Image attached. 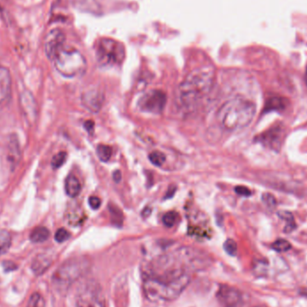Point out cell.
Here are the masks:
<instances>
[{
  "mask_svg": "<svg viewBox=\"0 0 307 307\" xmlns=\"http://www.w3.org/2000/svg\"><path fill=\"white\" fill-rule=\"evenodd\" d=\"M68 155L66 152H59L55 157H53L52 165L54 169H58L63 165L67 160Z\"/></svg>",
  "mask_w": 307,
  "mask_h": 307,
  "instance_id": "f1b7e54d",
  "label": "cell"
},
{
  "mask_svg": "<svg viewBox=\"0 0 307 307\" xmlns=\"http://www.w3.org/2000/svg\"><path fill=\"white\" fill-rule=\"evenodd\" d=\"M21 157L20 144L16 135H12L8 139L6 145V161L12 171L17 167Z\"/></svg>",
  "mask_w": 307,
  "mask_h": 307,
  "instance_id": "4fadbf2b",
  "label": "cell"
},
{
  "mask_svg": "<svg viewBox=\"0 0 307 307\" xmlns=\"http://www.w3.org/2000/svg\"><path fill=\"white\" fill-rule=\"evenodd\" d=\"M20 104L25 119L29 123H34L37 114V107L32 93L25 92L20 95Z\"/></svg>",
  "mask_w": 307,
  "mask_h": 307,
  "instance_id": "5bb4252c",
  "label": "cell"
},
{
  "mask_svg": "<svg viewBox=\"0 0 307 307\" xmlns=\"http://www.w3.org/2000/svg\"><path fill=\"white\" fill-rule=\"evenodd\" d=\"M224 249L227 254L235 256L237 253V244L233 239H227L224 244Z\"/></svg>",
  "mask_w": 307,
  "mask_h": 307,
  "instance_id": "f546056e",
  "label": "cell"
},
{
  "mask_svg": "<svg viewBox=\"0 0 307 307\" xmlns=\"http://www.w3.org/2000/svg\"><path fill=\"white\" fill-rule=\"evenodd\" d=\"M89 269V261L85 258H74L66 261L53 275V281L59 290H66L81 278Z\"/></svg>",
  "mask_w": 307,
  "mask_h": 307,
  "instance_id": "5b68a950",
  "label": "cell"
},
{
  "mask_svg": "<svg viewBox=\"0 0 307 307\" xmlns=\"http://www.w3.org/2000/svg\"><path fill=\"white\" fill-rule=\"evenodd\" d=\"M113 179L114 181H116V182H119L121 179H122V174H121V172L120 171H115L114 172V174H113Z\"/></svg>",
  "mask_w": 307,
  "mask_h": 307,
  "instance_id": "74e56055",
  "label": "cell"
},
{
  "mask_svg": "<svg viewBox=\"0 0 307 307\" xmlns=\"http://www.w3.org/2000/svg\"><path fill=\"white\" fill-rule=\"evenodd\" d=\"M26 307H45V302L39 293H34L30 296Z\"/></svg>",
  "mask_w": 307,
  "mask_h": 307,
  "instance_id": "4316f807",
  "label": "cell"
},
{
  "mask_svg": "<svg viewBox=\"0 0 307 307\" xmlns=\"http://www.w3.org/2000/svg\"><path fill=\"white\" fill-rule=\"evenodd\" d=\"M285 133L283 126L276 125L259 135L255 140L271 150L279 152L284 141Z\"/></svg>",
  "mask_w": 307,
  "mask_h": 307,
  "instance_id": "9c48e42d",
  "label": "cell"
},
{
  "mask_svg": "<svg viewBox=\"0 0 307 307\" xmlns=\"http://www.w3.org/2000/svg\"><path fill=\"white\" fill-rule=\"evenodd\" d=\"M52 264V259L50 256L46 254L37 255L32 262V271L35 275L40 276L46 271L48 268Z\"/></svg>",
  "mask_w": 307,
  "mask_h": 307,
  "instance_id": "2e32d148",
  "label": "cell"
},
{
  "mask_svg": "<svg viewBox=\"0 0 307 307\" xmlns=\"http://www.w3.org/2000/svg\"><path fill=\"white\" fill-rule=\"evenodd\" d=\"M168 191L169 193H167V195L165 196V198H166V199H167V198L173 197V195H174V192H175V188H174L173 190H171V189H170Z\"/></svg>",
  "mask_w": 307,
  "mask_h": 307,
  "instance_id": "f35d334b",
  "label": "cell"
},
{
  "mask_svg": "<svg viewBox=\"0 0 307 307\" xmlns=\"http://www.w3.org/2000/svg\"><path fill=\"white\" fill-rule=\"evenodd\" d=\"M149 161H150L154 165H156L157 167L162 166L163 164L166 161V157L165 155L160 152V151H154L150 153L149 155Z\"/></svg>",
  "mask_w": 307,
  "mask_h": 307,
  "instance_id": "cb8c5ba5",
  "label": "cell"
},
{
  "mask_svg": "<svg viewBox=\"0 0 307 307\" xmlns=\"http://www.w3.org/2000/svg\"><path fill=\"white\" fill-rule=\"evenodd\" d=\"M49 237H50V231L44 226L36 227L30 235V240L35 244H41L43 242H46Z\"/></svg>",
  "mask_w": 307,
  "mask_h": 307,
  "instance_id": "d6986e66",
  "label": "cell"
},
{
  "mask_svg": "<svg viewBox=\"0 0 307 307\" xmlns=\"http://www.w3.org/2000/svg\"><path fill=\"white\" fill-rule=\"evenodd\" d=\"M303 295H305V296H307V293H306V294H303Z\"/></svg>",
  "mask_w": 307,
  "mask_h": 307,
  "instance_id": "60d3db41",
  "label": "cell"
},
{
  "mask_svg": "<svg viewBox=\"0 0 307 307\" xmlns=\"http://www.w3.org/2000/svg\"><path fill=\"white\" fill-rule=\"evenodd\" d=\"M11 245V234L4 229L0 230V255L6 254Z\"/></svg>",
  "mask_w": 307,
  "mask_h": 307,
  "instance_id": "ffe728a7",
  "label": "cell"
},
{
  "mask_svg": "<svg viewBox=\"0 0 307 307\" xmlns=\"http://www.w3.org/2000/svg\"><path fill=\"white\" fill-rule=\"evenodd\" d=\"M84 219V216L81 210H71L67 216V220L71 226H76L80 225Z\"/></svg>",
  "mask_w": 307,
  "mask_h": 307,
  "instance_id": "7402d4cb",
  "label": "cell"
},
{
  "mask_svg": "<svg viewBox=\"0 0 307 307\" xmlns=\"http://www.w3.org/2000/svg\"><path fill=\"white\" fill-rule=\"evenodd\" d=\"M11 90V74L6 67L0 65V105L9 99Z\"/></svg>",
  "mask_w": 307,
  "mask_h": 307,
  "instance_id": "9a60e30c",
  "label": "cell"
},
{
  "mask_svg": "<svg viewBox=\"0 0 307 307\" xmlns=\"http://www.w3.org/2000/svg\"><path fill=\"white\" fill-rule=\"evenodd\" d=\"M267 268H268V263L265 262V261H257L253 265V271L258 276H261L267 272Z\"/></svg>",
  "mask_w": 307,
  "mask_h": 307,
  "instance_id": "1f68e13d",
  "label": "cell"
},
{
  "mask_svg": "<svg viewBox=\"0 0 307 307\" xmlns=\"http://www.w3.org/2000/svg\"><path fill=\"white\" fill-rule=\"evenodd\" d=\"M166 105V95L160 90H152L145 93L139 101L140 110L151 113L160 114Z\"/></svg>",
  "mask_w": 307,
  "mask_h": 307,
  "instance_id": "ba28073f",
  "label": "cell"
},
{
  "mask_svg": "<svg viewBox=\"0 0 307 307\" xmlns=\"http://www.w3.org/2000/svg\"><path fill=\"white\" fill-rule=\"evenodd\" d=\"M96 153L102 162H108L111 157L112 150L109 145H99L96 148Z\"/></svg>",
  "mask_w": 307,
  "mask_h": 307,
  "instance_id": "603a6c76",
  "label": "cell"
},
{
  "mask_svg": "<svg viewBox=\"0 0 307 307\" xmlns=\"http://www.w3.org/2000/svg\"><path fill=\"white\" fill-rule=\"evenodd\" d=\"M235 191L238 195H241L244 197H249L252 195L251 190H249L247 187H244V186H237V187H235Z\"/></svg>",
  "mask_w": 307,
  "mask_h": 307,
  "instance_id": "836d02e7",
  "label": "cell"
},
{
  "mask_svg": "<svg viewBox=\"0 0 307 307\" xmlns=\"http://www.w3.org/2000/svg\"></svg>",
  "mask_w": 307,
  "mask_h": 307,
  "instance_id": "b9f144b4",
  "label": "cell"
},
{
  "mask_svg": "<svg viewBox=\"0 0 307 307\" xmlns=\"http://www.w3.org/2000/svg\"><path fill=\"white\" fill-rule=\"evenodd\" d=\"M263 307V306H256V307Z\"/></svg>",
  "mask_w": 307,
  "mask_h": 307,
  "instance_id": "ab89813d",
  "label": "cell"
},
{
  "mask_svg": "<svg viewBox=\"0 0 307 307\" xmlns=\"http://www.w3.org/2000/svg\"><path fill=\"white\" fill-rule=\"evenodd\" d=\"M110 212L111 214V221L113 224H115L117 226H122L123 222V216L122 211L118 209L117 207H114L112 205H110Z\"/></svg>",
  "mask_w": 307,
  "mask_h": 307,
  "instance_id": "484cf974",
  "label": "cell"
},
{
  "mask_svg": "<svg viewBox=\"0 0 307 307\" xmlns=\"http://www.w3.org/2000/svg\"><path fill=\"white\" fill-rule=\"evenodd\" d=\"M3 268H4V271L6 272H9V271H16L18 269V266H17V264H15L12 261H4L3 262Z\"/></svg>",
  "mask_w": 307,
  "mask_h": 307,
  "instance_id": "d590c367",
  "label": "cell"
},
{
  "mask_svg": "<svg viewBox=\"0 0 307 307\" xmlns=\"http://www.w3.org/2000/svg\"><path fill=\"white\" fill-rule=\"evenodd\" d=\"M262 201L264 202L267 207H269L271 209H274L276 207V204H277L276 199L270 193H264L262 195Z\"/></svg>",
  "mask_w": 307,
  "mask_h": 307,
  "instance_id": "d6a6232c",
  "label": "cell"
},
{
  "mask_svg": "<svg viewBox=\"0 0 307 307\" xmlns=\"http://www.w3.org/2000/svg\"><path fill=\"white\" fill-rule=\"evenodd\" d=\"M215 81V71L211 67L192 70L181 83L179 97L186 107L197 105L211 91Z\"/></svg>",
  "mask_w": 307,
  "mask_h": 307,
  "instance_id": "7a4b0ae2",
  "label": "cell"
},
{
  "mask_svg": "<svg viewBox=\"0 0 307 307\" xmlns=\"http://www.w3.org/2000/svg\"><path fill=\"white\" fill-rule=\"evenodd\" d=\"M256 113L253 102L244 98H235L222 105L217 112L221 127L228 131H237L249 126Z\"/></svg>",
  "mask_w": 307,
  "mask_h": 307,
  "instance_id": "3957f363",
  "label": "cell"
},
{
  "mask_svg": "<svg viewBox=\"0 0 307 307\" xmlns=\"http://www.w3.org/2000/svg\"><path fill=\"white\" fill-rule=\"evenodd\" d=\"M217 298L223 307H239L243 302L241 292L226 285L219 287L217 292Z\"/></svg>",
  "mask_w": 307,
  "mask_h": 307,
  "instance_id": "30bf717a",
  "label": "cell"
},
{
  "mask_svg": "<svg viewBox=\"0 0 307 307\" xmlns=\"http://www.w3.org/2000/svg\"><path fill=\"white\" fill-rule=\"evenodd\" d=\"M85 127L89 133H92L93 127H94V123L92 121H87V122H85Z\"/></svg>",
  "mask_w": 307,
  "mask_h": 307,
  "instance_id": "8d00e7d4",
  "label": "cell"
},
{
  "mask_svg": "<svg viewBox=\"0 0 307 307\" xmlns=\"http://www.w3.org/2000/svg\"><path fill=\"white\" fill-rule=\"evenodd\" d=\"M278 216L281 219H283V220L287 222V225H286L284 228L285 233L289 234V233L294 231L296 229V223H295V218H294V216L292 215L291 212L285 211V210L279 211L278 213Z\"/></svg>",
  "mask_w": 307,
  "mask_h": 307,
  "instance_id": "44dd1931",
  "label": "cell"
},
{
  "mask_svg": "<svg viewBox=\"0 0 307 307\" xmlns=\"http://www.w3.org/2000/svg\"><path fill=\"white\" fill-rule=\"evenodd\" d=\"M271 248L277 253H286L291 249V244L285 239H278L271 244Z\"/></svg>",
  "mask_w": 307,
  "mask_h": 307,
  "instance_id": "d4e9b609",
  "label": "cell"
},
{
  "mask_svg": "<svg viewBox=\"0 0 307 307\" xmlns=\"http://www.w3.org/2000/svg\"><path fill=\"white\" fill-rule=\"evenodd\" d=\"M82 105L84 107L92 112H98L102 109L105 95L98 89H90L82 94Z\"/></svg>",
  "mask_w": 307,
  "mask_h": 307,
  "instance_id": "7c38bea8",
  "label": "cell"
},
{
  "mask_svg": "<svg viewBox=\"0 0 307 307\" xmlns=\"http://www.w3.org/2000/svg\"><path fill=\"white\" fill-rule=\"evenodd\" d=\"M65 191L70 197H77L81 192L80 181L74 175H70L65 181Z\"/></svg>",
  "mask_w": 307,
  "mask_h": 307,
  "instance_id": "e0dca14e",
  "label": "cell"
},
{
  "mask_svg": "<svg viewBox=\"0 0 307 307\" xmlns=\"http://www.w3.org/2000/svg\"><path fill=\"white\" fill-rule=\"evenodd\" d=\"M60 75L68 78L79 76L87 71V59L79 51L72 48L61 49L53 60Z\"/></svg>",
  "mask_w": 307,
  "mask_h": 307,
  "instance_id": "277c9868",
  "label": "cell"
},
{
  "mask_svg": "<svg viewBox=\"0 0 307 307\" xmlns=\"http://www.w3.org/2000/svg\"><path fill=\"white\" fill-rule=\"evenodd\" d=\"M125 58V49L120 41L104 38L97 43L96 59L102 67L119 66Z\"/></svg>",
  "mask_w": 307,
  "mask_h": 307,
  "instance_id": "8992f818",
  "label": "cell"
},
{
  "mask_svg": "<svg viewBox=\"0 0 307 307\" xmlns=\"http://www.w3.org/2000/svg\"><path fill=\"white\" fill-rule=\"evenodd\" d=\"M178 214L174 211H170L166 214L163 215V225L167 227H173L175 225L176 221L178 219Z\"/></svg>",
  "mask_w": 307,
  "mask_h": 307,
  "instance_id": "83f0119b",
  "label": "cell"
},
{
  "mask_svg": "<svg viewBox=\"0 0 307 307\" xmlns=\"http://www.w3.org/2000/svg\"><path fill=\"white\" fill-rule=\"evenodd\" d=\"M55 241L58 242L59 244L64 243L66 241H68L70 238V234L68 230H66L65 228H59L57 230V232L55 234Z\"/></svg>",
  "mask_w": 307,
  "mask_h": 307,
  "instance_id": "4dcf8cb0",
  "label": "cell"
},
{
  "mask_svg": "<svg viewBox=\"0 0 307 307\" xmlns=\"http://www.w3.org/2000/svg\"><path fill=\"white\" fill-rule=\"evenodd\" d=\"M191 250H180L154 261L144 272L143 290L151 301H173L190 283L192 270L199 266Z\"/></svg>",
  "mask_w": 307,
  "mask_h": 307,
  "instance_id": "6da1fadb",
  "label": "cell"
},
{
  "mask_svg": "<svg viewBox=\"0 0 307 307\" xmlns=\"http://www.w3.org/2000/svg\"><path fill=\"white\" fill-rule=\"evenodd\" d=\"M287 107V100L282 97H271L268 99V101L265 104V108H264V112H270V111H274V110H284Z\"/></svg>",
  "mask_w": 307,
  "mask_h": 307,
  "instance_id": "ac0fdd59",
  "label": "cell"
},
{
  "mask_svg": "<svg viewBox=\"0 0 307 307\" xmlns=\"http://www.w3.org/2000/svg\"><path fill=\"white\" fill-rule=\"evenodd\" d=\"M75 307H105L101 286L93 279L82 283L75 296Z\"/></svg>",
  "mask_w": 307,
  "mask_h": 307,
  "instance_id": "52a82bcc",
  "label": "cell"
},
{
  "mask_svg": "<svg viewBox=\"0 0 307 307\" xmlns=\"http://www.w3.org/2000/svg\"><path fill=\"white\" fill-rule=\"evenodd\" d=\"M66 40L65 34L60 29H53L48 34L45 39V53L49 59L53 60L58 52L63 49Z\"/></svg>",
  "mask_w": 307,
  "mask_h": 307,
  "instance_id": "8fae6325",
  "label": "cell"
},
{
  "mask_svg": "<svg viewBox=\"0 0 307 307\" xmlns=\"http://www.w3.org/2000/svg\"><path fill=\"white\" fill-rule=\"evenodd\" d=\"M88 203H89V206L91 207V209L96 210V209H98L101 207L102 201H101V199L98 197L92 196V197L89 198Z\"/></svg>",
  "mask_w": 307,
  "mask_h": 307,
  "instance_id": "e575fe53",
  "label": "cell"
}]
</instances>
